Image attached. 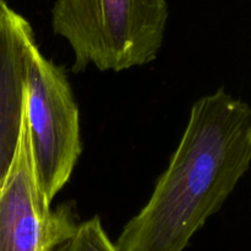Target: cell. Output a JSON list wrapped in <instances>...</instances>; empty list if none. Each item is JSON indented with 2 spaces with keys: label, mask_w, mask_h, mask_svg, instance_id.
Instances as JSON below:
<instances>
[{
  "label": "cell",
  "mask_w": 251,
  "mask_h": 251,
  "mask_svg": "<svg viewBox=\"0 0 251 251\" xmlns=\"http://www.w3.org/2000/svg\"><path fill=\"white\" fill-rule=\"evenodd\" d=\"M251 164V105L225 88L191 107L184 134L118 251H184L222 208Z\"/></svg>",
  "instance_id": "1"
},
{
  "label": "cell",
  "mask_w": 251,
  "mask_h": 251,
  "mask_svg": "<svg viewBox=\"0 0 251 251\" xmlns=\"http://www.w3.org/2000/svg\"><path fill=\"white\" fill-rule=\"evenodd\" d=\"M167 0H55L53 32L70 44L73 73L123 71L153 61L164 42Z\"/></svg>",
  "instance_id": "2"
},
{
  "label": "cell",
  "mask_w": 251,
  "mask_h": 251,
  "mask_svg": "<svg viewBox=\"0 0 251 251\" xmlns=\"http://www.w3.org/2000/svg\"><path fill=\"white\" fill-rule=\"evenodd\" d=\"M25 108L39 183L51 202L81 154L80 113L65 70L41 53L36 38L27 49Z\"/></svg>",
  "instance_id": "3"
},
{
  "label": "cell",
  "mask_w": 251,
  "mask_h": 251,
  "mask_svg": "<svg viewBox=\"0 0 251 251\" xmlns=\"http://www.w3.org/2000/svg\"><path fill=\"white\" fill-rule=\"evenodd\" d=\"M39 183L26 108L19 146L0 184V251H64L77 230L73 203L51 210Z\"/></svg>",
  "instance_id": "4"
},
{
  "label": "cell",
  "mask_w": 251,
  "mask_h": 251,
  "mask_svg": "<svg viewBox=\"0 0 251 251\" xmlns=\"http://www.w3.org/2000/svg\"><path fill=\"white\" fill-rule=\"evenodd\" d=\"M34 39L29 22L10 10L0 33V184L19 146L25 114L26 56Z\"/></svg>",
  "instance_id": "5"
},
{
  "label": "cell",
  "mask_w": 251,
  "mask_h": 251,
  "mask_svg": "<svg viewBox=\"0 0 251 251\" xmlns=\"http://www.w3.org/2000/svg\"><path fill=\"white\" fill-rule=\"evenodd\" d=\"M64 251H118L109 239L98 216L78 225L73 239Z\"/></svg>",
  "instance_id": "6"
},
{
  "label": "cell",
  "mask_w": 251,
  "mask_h": 251,
  "mask_svg": "<svg viewBox=\"0 0 251 251\" xmlns=\"http://www.w3.org/2000/svg\"><path fill=\"white\" fill-rule=\"evenodd\" d=\"M10 10H11V7L7 5V2L5 0H0V33H1L2 26H4L5 20H6Z\"/></svg>",
  "instance_id": "7"
}]
</instances>
